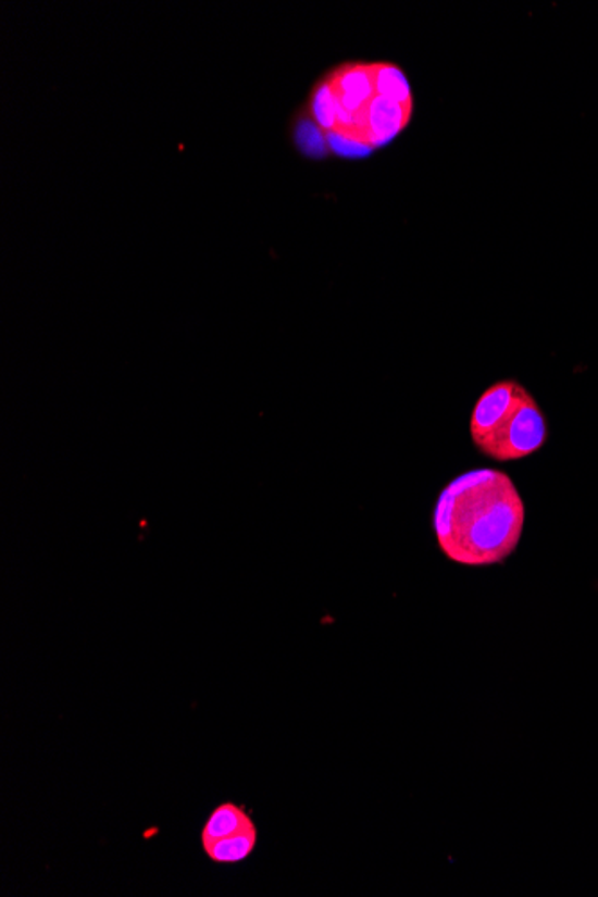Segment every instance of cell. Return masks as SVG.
I'll use <instances>...</instances> for the list:
<instances>
[{
  "instance_id": "7a4b0ae2",
  "label": "cell",
  "mask_w": 598,
  "mask_h": 897,
  "mask_svg": "<svg viewBox=\"0 0 598 897\" xmlns=\"http://www.w3.org/2000/svg\"><path fill=\"white\" fill-rule=\"evenodd\" d=\"M525 528V502L508 473L477 468L457 475L439 493L434 533L441 552L462 566H493L516 552Z\"/></svg>"
},
{
  "instance_id": "5b68a950",
  "label": "cell",
  "mask_w": 598,
  "mask_h": 897,
  "mask_svg": "<svg viewBox=\"0 0 598 897\" xmlns=\"http://www.w3.org/2000/svg\"><path fill=\"white\" fill-rule=\"evenodd\" d=\"M257 844H259V830L253 826L235 833L232 837L213 842L210 846L203 847V851L210 862L217 863V865H232V863L246 862L257 849Z\"/></svg>"
},
{
  "instance_id": "3957f363",
  "label": "cell",
  "mask_w": 598,
  "mask_h": 897,
  "mask_svg": "<svg viewBox=\"0 0 598 897\" xmlns=\"http://www.w3.org/2000/svg\"><path fill=\"white\" fill-rule=\"evenodd\" d=\"M470 436L493 461H522L547 445V418L536 398L509 378L482 393L473 407Z\"/></svg>"
},
{
  "instance_id": "277c9868",
  "label": "cell",
  "mask_w": 598,
  "mask_h": 897,
  "mask_svg": "<svg viewBox=\"0 0 598 897\" xmlns=\"http://www.w3.org/2000/svg\"><path fill=\"white\" fill-rule=\"evenodd\" d=\"M254 822L246 808L237 802H221L210 811L201 830V846L207 847L221 838L232 837L235 833L253 827Z\"/></svg>"
},
{
  "instance_id": "6da1fadb",
  "label": "cell",
  "mask_w": 598,
  "mask_h": 897,
  "mask_svg": "<svg viewBox=\"0 0 598 897\" xmlns=\"http://www.w3.org/2000/svg\"><path fill=\"white\" fill-rule=\"evenodd\" d=\"M406 72L389 61H348L326 72L298 113L292 137L310 158H362L386 148L412 119Z\"/></svg>"
}]
</instances>
